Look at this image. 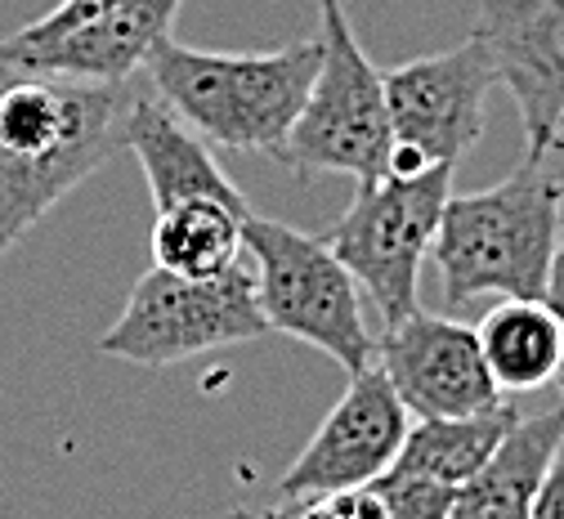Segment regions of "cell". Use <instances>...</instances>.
I'll list each match as a JSON object with an SVG mask.
<instances>
[{
    "mask_svg": "<svg viewBox=\"0 0 564 519\" xmlns=\"http://www.w3.org/2000/svg\"><path fill=\"white\" fill-rule=\"evenodd\" d=\"M130 82H82L0 45V260L126 148Z\"/></svg>",
    "mask_w": 564,
    "mask_h": 519,
    "instance_id": "obj_1",
    "label": "cell"
},
{
    "mask_svg": "<svg viewBox=\"0 0 564 519\" xmlns=\"http://www.w3.org/2000/svg\"><path fill=\"white\" fill-rule=\"evenodd\" d=\"M323 41L305 36L264 54H216L162 36L149 50L153 95L206 143L282 162L296 117L318 77Z\"/></svg>",
    "mask_w": 564,
    "mask_h": 519,
    "instance_id": "obj_2",
    "label": "cell"
},
{
    "mask_svg": "<svg viewBox=\"0 0 564 519\" xmlns=\"http://www.w3.org/2000/svg\"><path fill=\"white\" fill-rule=\"evenodd\" d=\"M564 184L529 162L502 184L479 193H453L440 219L435 264L444 301L466 305L475 295L542 301L551 264L560 256Z\"/></svg>",
    "mask_w": 564,
    "mask_h": 519,
    "instance_id": "obj_3",
    "label": "cell"
},
{
    "mask_svg": "<svg viewBox=\"0 0 564 519\" xmlns=\"http://www.w3.org/2000/svg\"><path fill=\"white\" fill-rule=\"evenodd\" d=\"M242 238L269 332L323 349L349 377L377 363V340L364 323L359 278L340 264L327 238L260 215H247Z\"/></svg>",
    "mask_w": 564,
    "mask_h": 519,
    "instance_id": "obj_4",
    "label": "cell"
},
{
    "mask_svg": "<svg viewBox=\"0 0 564 519\" xmlns=\"http://www.w3.org/2000/svg\"><path fill=\"white\" fill-rule=\"evenodd\" d=\"M318 10L323 58L282 166H292L296 175H355L359 184H368L390 171L394 153L386 72L372 67L340 0H318Z\"/></svg>",
    "mask_w": 564,
    "mask_h": 519,
    "instance_id": "obj_5",
    "label": "cell"
},
{
    "mask_svg": "<svg viewBox=\"0 0 564 519\" xmlns=\"http://www.w3.org/2000/svg\"><path fill=\"white\" fill-rule=\"evenodd\" d=\"M264 332L269 323L247 260L216 278H180L153 269L130 286L126 310L99 336V354L158 372V367H175L210 349L260 340Z\"/></svg>",
    "mask_w": 564,
    "mask_h": 519,
    "instance_id": "obj_6",
    "label": "cell"
},
{
    "mask_svg": "<svg viewBox=\"0 0 564 519\" xmlns=\"http://www.w3.org/2000/svg\"><path fill=\"white\" fill-rule=\"evenodd\" d=\"M448 197L453 166H431L421 175H381L359 184L345 215L332 225V251L377 301L386 323L421 310V264L435 251Z\"/></svg>",
    "mask_w": 564,
    "mask_h": 519,
    "instance_id": "obj_7",
    "label": "cell"
},
{
    "mask_svg": "<svg viewBox=\"0 0 564 519\" xmlns=\"http://www.w3.org/2000/svg\"><path fill=\"white\" fill-rule=\"evenodd\" d=\"M492 86H502L498 63L479 36L386 72L394 143L416 148L431 166H457L484 134Z\"/></svg>",
    "mask_w": 564,
    "mask_h": 519,
    "instance_id": "obj_8",
    "label": "cell"
},
{
    "mask_svg": "<svg viewBox=\"0 0 564 519\" xmlns=\"http://www.w3.org/2000/svg\"><path fill=\"white\" fill-rule=\"evenodd\" d=\"M408 417L412 412L394 394L390 377L377 363L364 367V372L349 377L345 394L323 417L314 439L296 453V462L282 471L278 497L301 501V497H318V493H336V488L377 484L394 466L403 439L412 430Z\"/></svg>",
    "mask_w": 564,
    "mask_h": 519,
    "instance_id": "obj_9",
    "label": "cell"
},
{
    "mask_svg": "<svg viewBox=\"0 0 564 519\" xmlns=\"http://www.w3.org/2000/svg\"><path fill=\"white\" fill-rule=\"evenodd\" d=\"M377 367L390 377L403 408L426 417H470L498 408L507 394L492 381L479 332L462 318L416 310L399 323H386L377 340Z\"/></svg>",
    "mask_w": 564,
    "mask_h": 519,
    "instance_id": "obj_10",
    "label": "cell"
},
{
    "mask_svg": "<svg viewBox=\"0 0 564 519\" xmlns=\"http://www.w3.org/2000/svg\"><path fill=\"white\" fill-rule=\"evenodd\" d=\"M498 82L511 90L529 162H546L564 139V0H484L475 32Z\"/></svg>",
    "mask_w": 564,
    "mask_h": 519,
    "instance_id": "obj_11",
    "label": "cell"
},
{
    "mask_svg": "<svg viewBox=\"0 0 564 519\" xmlns=\"http://www.w3.org/2000/svg\"><path fill=\"white\" fill-rule=\"evenodd\" d=\"M180 6L184 0H121V6H112L95 23H86L77 32H63L54 41H41V45L0 41V45H6V54H14L19 63H32L45 72L126 86L134 72L149 63V50L162 36H171Z\"/></svg>",
    "mask_w": 564,
    "mask_h": 519,
    "instance_id": "obj_12",
    "label": "cell"
},
{
    "mask_svg": "<svg viewBox=\"0 0 564 519\" xmlns=\"http://www.w3.org/2000/svg\"><path fill=\"white\" fill-rule=\"evenodd\" d=\"M126 148L139 158V171L149 180L153 206H180V202H225L234 210H247V197L225 175L206 139L175 117L158 95H134L126 117Z\"/></svg>",
    "mask_w": 564,
    "mask_h": 519,
    "instance_id": "obj_13",
    "label": "cell"
},
{
    "mask_svg": "<svg viewBox=\"0 0 564 519\" xmlns=\"http://www.w3.org/2000/svg\"><path fill=\"white\" fill-rule=\"evenodd\" d=\"M564 439V408L520 417L492 457L466 479L448 519H529L533 497L551 471V457Z\"/></svg>",
    "mask_w": 564,
    "mask_h": 519,
    "instance_id": "obj_14",
    "label": "cell"
},
{
    "mask_svg": "<svg viewBox=\"0 0 564 519\" xmlns=\"http://www.w3.org/2000/svg\"><path fill=\"white\" fill-rule=\"evenodd\" d=\"M516 421H520V412L507 399L498 408L470 412V417H426L408 430L390 471L426 479L448 493H462L466 479H475V471L492 457V448L511 434Z\"/></svg>",
    "mask_w": 564,
    "mask_h": 519,
    "instance_id": "obj_15",
    "label": "cell"
},
{
    "mask_svg": "<svg viewBox=\"0 0 564 519\" xmlns=\"http://www.w3.org/2000/svg\"><path fill=\"white\" fill-rule=\"evenodd\" d=\"M502 394L551 386L564 372V323L546 301H502L475 327Z\"/></svg>",
    "mask_w": 564,
    "mask_h": 519,
    "instance_id": "obj_16",
    "label": "cell"
},
{
    "mask_svg": "<svg viewBox=\"0 0 564 519\" xmlns=\"http://www.w3.org/2000/svg\"><path fill=\"white\" fill-rule=\"evenodd\" d=\"M247 215L251 210H234L225 202H180L158 210L153 264L180 278H216L234 269L247 251Z\"/></svg>",
    "mask_w": 564,
    "mask_h": 519,
    "instance_id": "obj_17",
    "label": "cell"
},
{
    "mask_svg": "<svg viewBox=\"0 0 564 519\" xmlns=\"http://www.w3.org/2000/svg\"><path fill=\"white\" fill-rule=\"evenodd\" d=\"M296 519H390V510L381 493L368 484V488H336V493L301 497Z\"/></svg>",
    "mask_w": 564,
    "mask_h": 519,
    "instance_id": "obj_18",
    "label": "cell"
},
{
    "mask_svg": "<svg viewBox=\"0 0 564 519\" xmlns=\"http://www.w3.org/2000/svg\"><path fill=\"white\" fill-rule=\"evenodd\" d=\"M112 6H121V0H63V6H54L45 19L19 28V32L6 36V41H10V45H41V41H54V36H63V32H77V28L95 23V19L108 14Z\"/></svg>",
    "mask_w": 564,
    "mask_h": 519,
    "instance_id": "obj_19",
    "label": "cell"
},
{
    "mask_svg": "<svg viewBox=\"0 0 564 519\" xmlns=\"http://www.w3.org/2000/svg\"><path fill=\"white\" fill-rule=\"evenodd\" d=\"M529 519H564V439H560V448L551 457V471H546V479H542V488L533 497Z\"/></svg>",
    "mask_w": 564,
    "mask_h": 519,
    "instance_id": "obj_20",
    "label": "cell"
},
{
    "mask_svg": "<svg viewBox=\"0 0 564 519\" xmlns=\"http://www.w3.org/2000/svg\"><path fill=\"white\" fill-rule=\"evenodd\" d=\"M225 519H296V501L278 497L273 506H234Z\"/></svg>",
    "mask_w": 564,
    "mask_h": 519,
    "instance_id": "obj_21",
    "label": "cell"
},
{
    "mask_svg": "<svg viewBox=\"0 0 564 519\" xmlns=\"http://www.w3.org/2000/svg\"><path fill=\"white\" fill-rule=\"evenodd\" d=\"M542 301H546V305H551V314L564 323V251H560V256H555V264H551V278H546Z\"/></svg>",
    "mask_w": 564,
    "mask_h": 519,
    "instance_id": "obj_22",
    "label": "cell"
},
{
    "mask_svg": "<svg viewBox=\"0 0 564 519\" xmlns=\"http://www.w3.org/2000/svg\"><path fill=\"white\" fill-rule=\"evenodd\" d=\"M560 251H564V225H560Z\"/></svg>",
    "mask_w": 564,
    "mask_h": 519,
    "instance_id": "obj_23",
    "label": "cell"
}]
</instances>
